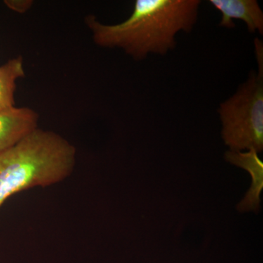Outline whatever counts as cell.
<instances>
[{"instance_id": "obj_6", "label": "cell", "mask_w": 263, "mask_h": 263, "mask_svg": "<svg viewBox=\"0 0 263 263\" xmlns=\"http://www.w3.org/2000/svg\"><path fill=\"white\" fill-rule=\"evenodd\" d=\"M257 154L254 150H249L245 153L230 151L226 154L228 162L247 170L253 179L250 190L238 205L241 211L257 210L259 207V194L263 186V163Z\"/></svg>"}, {"instance_id": "obj_4", "label": "cell", "mask_w": 263, "mask_h": 263, "mask_svg": "<svg viewBox=\"0 0 263 263\" xmlns=\"http://www.w3.org/2000/svg\"><path fill=\"white\" fill-rule=\"evenodd\" d=\"M39 115L27 107L0 110V153L15 146L38 129Z\"/></svg>"}, {"instance_id": "obj_3", "label": "cell", "mask_w": 263, "mask_h": 263, "mask_svg": "<svg viewBox=\"0 0 263 263\" xmlns=\"http://www.w3.org/2000/svg\"><path fill=\"white\" fill-rule=\"evenodd\" d=\"M258 72L251 73L233 96L218 109L221 136L230 152L263 150V48L255 41Z\"/></svg>"}, {"instance_id": "obj_2", "label": "cell", "mask_w": 263, "mask_h": 263, "mask_svg": "<svg viewBox=\"0 0 263 263\" xmlns=\"http://www.w3.org/2000/svg\"><path fill=\"white\" fill-rule=\"evenodd\" d=\"M76 155L64 137L39 128L0 153V208L15 194L65 181L75 169Z\"/></svg>"}, {"instance_id": "obj_7", "label": "cell", "mask_w": 263, "mask_h": 263, "mask_svg": "<svg viewBox=\"0 0 263 263\" xmlns=\"http://www.w3.org/2000/svg\"><path fill=\"white\" fill-rule=\"evenodd\" d=\"M24 76L23 58L21 56L0 66V110L15 106L16 81Z\"/></svg>"}, {"instance_id": "obj_1", "label": "cell", "mask_w": 263, "mask_h": 263, "mask_svg": "<svg viewBox=\"0 0 263 263\" xmlns=\"http://www.w3.org/2000/svg\"><path fill=\"white\" fill-rule=\"evenodd\" d=\"M200 4V0H136L130 16L121 23H101L93 15L85 22L97 46L120 48L140 61L150 53L173 51L179 32L193 30Z\"/></svg>"}, {"instance_id": "obj_5", "label": "cell", "mask_w": 263, "mask_h": 263, "mask_svg": "<svg viewBox=\"0 0 263 263\" xmlns=\"http://www.w3.org/2000/svg\"><path fill=\"white\" fill-rule=\"evenodd\" d=\"M209 3L221 13V27L234 28L233 21L237 19L245 22L249 32L263 34V12L256 0H210Z\"/></svg>"}, {"instance_id": "obj_8", "label": "cell", "mask_w": 263, "mask_h": 263, "mask_svg": "<svg viewBox=\"0 0 263 263\" xmlns=\"http://www.w3.org/2000/svg\"><path fill=\"white\" fill-rule=\"evenodd\" d=\"M4 3L10 10L17 13H24L32 8L34 2L32 0H6Z\"/></svg>"}]
</instances>
